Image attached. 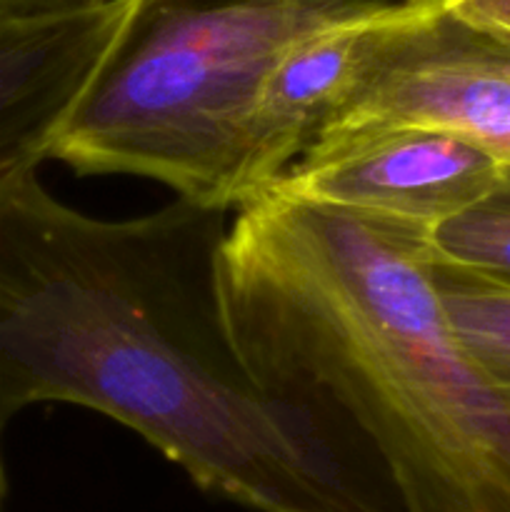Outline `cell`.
Wrapping results in <instances>:
<instances>
[{
	"instance_id": "1",
	"label": "cell",
	"mask_w": 510,
	"mask_h": 512,
	"mask_svg": "<svg viewBox=\"0 0 510 512\" xmlns=\"http://www.w3.org/2000/svg\"><path fill=\"white\" fill-rule=\"evenodd\" d=\"M225 205L105 220L23 168L0 180V430L38 403L135 430L255 512H405L250 370L228 323Z\"/></svg>"
},
{
	"instance_id": "2",
	"label": "cell",
	"mask_w": 510,
	"mask_h": 512,
	"mask_svg": "<svg viewBox=\"0 0 510 512\" xmlns=\"http://www.w3.org/2000/svg\"><path fill=\"white\" fill-rule=\"evenodd\" d=\"M220 283L255 378L405 512H510V393L455 340L425 233L265 190Z\"/></svg>"
},
{
	"instance_id": "3",
	"label": "cell",
	"mask_w": 510,
	"mask_h": 512,
	"mask_svg": "<svg viewBox=\"0 0 510 512\" xmlns=\"http://www.w3.org/2000/svg\"><path fill=\"white\" fill-rule=\"evenodd\" d=\"M380 0H143L48 160L233 210L245 123L275 60Z\"/></svg>"
},
{
	"instance_id": "4",
	"label": "cell",
	"mask_w": 510,
	"mask_h": 512,
	"mask_svg": "<svg viewBox=\"0 0 510 512\" xmlns=\"http://www.w3.org/2000/svg\"><path fill=\"white\" fill-rule=\"evenodd\" d=\"M388 125L450 130L510 165V38L458 18L443 0H400L368 35L348 93L315 140Z\"/></svg>"
},
{
	"instance_id": "5",
	"label": "cell",
	"mask_w": 510,
	"mask_h": 512,
	"mask_svg": "<svg viewBox=\"0 0 510 512\" xmlns=\"http://www.w3.org/2000/svg\"><path fill=\"white\" fill-rule=\"evenodd\" d=\"M503 170L463 135L388 125L315 140L270 190L428 235L485 198Z\"/></svg>"
},
{
	"instance_id": "6",
	"label": "cell",
	"mask_w": 510,
	"mask_h": 512,
	"mask_svg": "<svg viewBox=\"0 0 510 512\" xmlns=\"http://www.w3.org/2000/svg\"><path fill=\"white\" fill-rule=\"evenodd\" d=\"M143 0L60 15L0 10V180L40 168Z\"/></svg>"
},
{
	"instance_id": "7",
	"label": "cell",
	"mask_w": 510,
	"mask_h": 512,
	"mask_svg": "<svg viewBox=\"0 0 510 512\" xmlns=\"http://www.w3.org/2000/svg\"><path fill=\"white\" fill-rule=\"evenodd\" d=\"M380 0L363 13L295 40L263 78L240 148L233 210L273 188L280 175L313 145L353 83L368 35L398 10Z\"/></svg>"
},
{
	"instance_id": "8",
	"label": "cell",
	"mask_w": 510,
	"mask_h": 512,
	"mask_svg": "<svg viewBox=\"0 0 510 512\" xmlns=\"http://www.w3.org/2000/svg\"><path fill=\"white\" fill-rule=\"evenodd\" d=\"M430 278L455 340L510 393V285L430 255Z\"/></svg>"
},
{
	"instance_id": "9",
	"label": "cell",
	"mask_w": 510,
	"mask_h": 512,
	"mask_svg": "<svg viewBox=\"0 0 510 512\" xmlns=\"http://www.w3.org/2000/svg\"><path fill=\"white\" fill-rule=\"evenodd\" d=\"M425 243L435 260L510 285V165L485 198L425 235Z\"/></svg>"
},
{
	"instance_id": "10",
	"label": "cell",
	"mask_w": 510,
	"mask_h": 512,
	"mask_svg": "<svg viewBox=\"0 0 510 512\" xmlns=\"http://www.w3.org/2000/svg\"><path fill=\"white\" fill-rule=\"evenodd\" d=\"M443 5L478 28L510 38V0H443Z\"/></svg>"
},
{
	"instance_id": "11",
	"label": "cell",
	"mask_w": 510,
	"mask_h": 512,
	"mask_svg": "<svg viewBox=\"0 0 510 512\" xmlns=\"http://www.w3.org/2000/svg\"><path fill=\"white\" fill-rule=\"evenodd\" d=\"M110 0H0V10L20 15H60L100 8Z\"/></svg>"
},
{
	"instance_id": "12",
	"label": "cell",
	"mask_w": 510,
	"mask_h": 512,
	"mask_svg": "<svg viewBox=\"0 0 510 512\" xmlns=\"http://www.w3.org/2000/svg\"><path fill=\"white\" fill-rule=\"evenodd\" d=\"M0 438H3V430H0ZM5 495H8V478H5L3 455H0V512L5 508Z\"/></svg>"
}]
</instances>
